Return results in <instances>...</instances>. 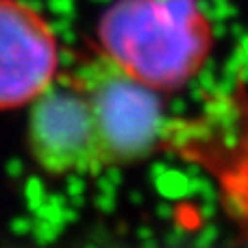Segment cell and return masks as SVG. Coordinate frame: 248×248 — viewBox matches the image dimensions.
Instances as JSON below:
<instances>
[{"mask_svg": "<svg viewBox=\"0 0 248 248\" xmlns=\"http://www.w3.org/2000/svg\"><path fill=\"white\" fill-rule=\"evenodd\" d=\"M96 35L105 55L161 94L187 85L214 48L196 0H113Z\"/></svg>", "mask_w": 248, "mask_h": 248, "instance_id": "1", "label": "cell"}, {"mask_svg": "<svg viewBox=\"0 0 248 248\" xmlns=\"http://www.w3.org/2000/svg\"><path fill=\"white\" fill-rule=\"evenodd\" d=\"M90 100L107 168L128 166L159 148L166 135L161 92L146 85L103 50L68 74Z\"/></svg>", "mask_w": 248, "mask_h": 248, "instance_id": "2", "label": "cell"}, {"mask_svg": "<svg viewBox=\"0 0 248 248\" xmlns=\"http://www.w3.org/2000/svg\"><path fill=\"white\" fill-rule=\"evenodd\" d=\"M29 150L35 163L55 176L107 170L90 100L70 77H57L31 103Z\"/></svg>", "mask_w": 248, "mask_h": 248, "instance_id": "3", "label": "cell"}, {"mask_svg": "<svg viewBox=\"0 0 248 248\" xmlns=\"http://www.w3.org/2000/svg\"><path fill=\"white\" fill-rule=\"evenodd\" d=\"M57 77L52 24L24 0H0V111L31 105Z\"/></svg>", "mask_w": 248, "mask_h": 248, "instance_id": "4", "label": "cell"}]
</instances>
